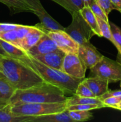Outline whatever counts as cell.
I'll use <instances>...</instances> for the list:
<instances>
[{
  "label": "cell",
  "mask_w": 121,
  "mask_h": 122,
  "mask_svg": "<svg viewBox=\"0 0 121 122\" xmlns=\"http://www.w3.org/2000/svg\"><path fill=\"white\" fill-rule=\"evenodd\" d=\"M0 77L5 79L17 89H24L45 82L33 67L19 58L0 56Z\"/></svg>",
  "instance_id": "6da1fadb"
},
{
  "label": "cell",
  "mask_w": 121,
  "mask_h": 122,
  "mask_svg": "<svg viewBox=\"0 0 121 122\" xmlns=\"http://www.w3.org/2000/svg\"><path fill=\"white\" fill-rule=\"evenodd\" d=\"M65 92L58 86L47 82L24 89H17L11 99L13 105L23 103H44L64 102L66 100Z\"/></svg>",
  "instance_id": "7a4b0ae2"
},
{
  "label": "cell",
  "mask_w": 121,
  "mask_h": 122,
  "mask_svg": "<svg viewBox=\"0 0 121 122\" xmlns=\"http://www.w3.org/2000/svg\"><path fill=\"white\" fill-rule=\"evenodd\" d=\"M19 59L37 71L45 82L58 86L65 94L74 95L78 84L83 80L71 77L62 70L47 66L28 54Z\"/></svg>",
  "instance_id": "3957f363"
},
{
  "label": "cell",
  "mask_w": 121,
  "mask_h": 122,
  "mask_svg": "<svg viewBox=\"0 0 121 122\" xmlns=\"http://www.w3.org/2000/svg\"><path fill=\"white\" fill-rule=\"evenodd\" d=\"M67 108L66 102L23 103L13 105L12 110L15 114L37 117L52 113H59Z\"/></svg>",
  "instance_id": "277c9868"
},
{
  "label": "cell",
  "mask_w": 121,
  "mask_h": 122,
  "mask_svg": "<svg viewBox=\"0 0 121 122\" xmlns=\"http://www.w3.org/2000/svg\"><path fill=\"white\" fill-rule=\"evenodd\" d=\"M90 70V77H98L109 83L121 81V63L104 56Z\"/></svg>",
  "instance_id": "5b68a950"
},
{
  "label": "cell",
  "mask_w": 121,
  "mask_h": 122,
  "mask_svg": "<svg viewBox=\"0 0 121 122\" xmlns=\"http://www.w3.org/2000/svg\"><path fill=\"white\" fill-rule=\"evenodd\" d=\"M72 17V22L67 27H65L64 31L79 45L90 42L95 34L79 11L73 13Z\"/></svg>",
  "instance_id": "8992f818"
},
{
  "label": "cell",
  "mask_w": 121,
  "mask_h": 122,
  "mask_svg": "<svg viewBox=\"0 0 121 122\" xmlns=\"http://www.w3.org/2000/svg\"><path fill=\"white\" fill-rule=\"evenodd\" d=\"M87 68L78 54H65L61 70L71 77L84 79Z\"/></svg>",
  "instance_id": "52a82bcc"
},
{
  "label": "cell",
  "mask_w": 121,
  "mask_h": 122,
  "mask_svg": "<svg viewBox=\"0 0 121 122\" xmlns=\"http://www.w3.org/2000/svg\"><path fill=\"white\" fill-rule=\"evenodd\" d=\"M46 34L55 42L59 50L67 54H78L79 44L64 30L49 31Z\"/></svg>",
  "instance_id": "ba28073f"
},
{
  "label": "cell",
  "mask_w": 121,
  "mask_h": 122,
  "mask_svg": "<svg viewBox=\"0 0 121 122\" xmlns=\"http://www.w3.org/2000/svg\"><path fill=\"white\" fill-rule=\"evenodd\" d=\"M78 54L87 69L94 66L103 56L90 42L79 45Z\"/></svg>",
  "instance_id": "9c48e42d"
},
{
  "label": "cell",
  "mask_w": 121,
  "mask_h": 122,
  "mask_svg": "<svg viewBox=\"0 0 121 122\" xmlns=\"http://www.w3.org/2000/svg\"><path fill=\"white\" fill-rule=\"evenodd\" d=\"M11 102L0 103V122H31L35 118L30 116L15 114Z\"/></svg>",
  "instance_id": "30bf717a"
},
{
  "label": "cell",
  "mask_w": 121,
  "mask_h": 122,
  "mask_svg": "<svg viewBox=\"0 0 121 122\" xmlns=\"http://www.w3.org/2000/svg\"><path fill=\"white\" fill-rule=\"evenodd\" d=\"M39 17L40 23L36 24L35 26L42 30L45 33L49 31L64 30L65 27L53 19L45 9L34 13Z\"/></svg>",
  "instance_id": "8fae6325"
},
{
  "label": "cell",
  "mask_w": 121,
  "mask_h": 122,
  "mask_svg": "<svg viewBox=\"0 0 121 122\" xmlns=\"http://www.w3.org/2000/svg\"><path fill=\"white\" fill-rule=\"evenodd\" d=\"M59 50L55 42L45 33L34 46L30 49L27 53L31 56L43 55Z\"/></svg>",
  "instance_id": "7c38bea8"
},
{
  "label": "cell",
  "mask_w": 121,
  "mask_h": 122,
  "mask_svg": "<svg viewBox=\"0 0 121 122\" xmlns=\"http://www.w3.org/2000/svg\"><path fill=\"white\" fill-rule=\"evenodd\" d=\"M66 54L60 50L50 52L43 55L33 56L47 66L61 70L63 60Z\"/></svg>",
  "instance_id": "4fadbf2b"
},
{
  "label": "cell",
  "mask_w": 121,
  "mask_h": 122,
  "mask_svg": "<svg viewBox=\"0 0 121 122\" xmlns=\"http://www.w3.org/2000/svg\"><path fill=\"white\" fill-rule=\"evenodd\" d=\"M83 82L88 87L96 97H100L109 91V82L98 77H90L84 78Z\"/></svg>",
  "instance_id": "5bb4252c"
},
{
  "label": "cell",
  "mask_w": 121,
  "mask_h": 122,
  "mask_svg": "<svg viewBox=\"0 0 121 122\" xmlns=\"http://www.w3.org/2000/svg\"><path fill=\"white\" fill-rule=\"evenodd\" d=\"M45 33H46L34 26V28L31 30L20 41V46L27 52L39 41Z\"/></svg>",
  "instance_id": "9a60e30c"
},
{
  "label": "cell",
  "mask_w": 121,
  "mask_h": 122,
  "mask_svg": "<svg viewBox=\"0 0 121 122\" xmlns=\"http://www.w3.org/2000/svg\"><path fill=\"white\" fill-rule=\"evenodd\" d=\"M31 122H75L71 119L67 110L62 112L35 117Z\"/></svg>",
  "instance_id": "2e32d148"
},
{
  "label": "cell",
  "mask_w": 121,
  "mask_h": 122,
  "mask_svg": "<svg viewBox=\"0 0 121 122\" xmlns=\"http://www.w3.org/2000/svg\"><path fill=\"white\" fill-rule=\"evenodd\" d=\"M17 89L5 79L0 77V103L10 102Z\"/></svg>",
  "instance_id": "e0dca14e"
},
{
  "label": "cell",
  "mask_w": 121,
  "mask_h": 122,
  "mask_svg": "<svg viewBox=\"0 0 121 122\" xmlns=\"http://www.w3.org/2000/svg\"><path fill=\"white\" fill-rule=\"evenodd\" d=\"M79 13H81L83 18L85 19L87 23L88 24L94 34L99 37H102L100 30L99 26H98L97 17L93 13L90 7L84 6V7L79 11Z\"/></svg>",
  "instance_id": "ac0fdd59"
},
{
  "label": "cell",
  "mask_w": 121,
  "mask_h": 122,
  "mask_svg": "<svg viewBox=\"0 0 121 122\" xmlns=\"http://www.w3.org/2000/svg\"><path fill=\"white\" fill-rule=\"evenodd\" d=\"M0 2L6 5L13 13L20 12L34 13L33 8L24 0H0Z\"/></svg>",
  "instance_id": "d6986e66"
},
{
  "label": "cell",
  "mask_w": 121,
  "mask_h": 122,
  "mask_svg": "<svg viewBox=\"0 0 121 122\" xmlns=\"http://www.w3.org/2000/svg\"><path fill=\"white\" fill-rule=\"evenodd\" d=\"M0 44L9 57L16 58H21L28 55L27 51L20 46L0 39Z\"/></svg>",
  "instance_id": "ffe728a7"
},
{
  "label": "cell",
  "mask_w": 121,
  "mask_h": 122,
  "mask_svg": "<svg viewBox=\"0 0 121 122\" xmlns=\"http://www.w3.org/2000/svg\"><path fill=\"white\" fill-rule=\"evenodd\" d=\"M65 102L67 107L72 105L83 104L103 105L102 101L98 97H81L75 95H73L70 97H67Z\"/></svg>",
  "instance_id": "44dd1931"
},
{
  "label": "cell",
  "mask_w": 121,
  "mask_h": 122,
  "mask_svg": "<svg viewBox=\"0 0 121 122\" xmlns=\"http://www.w3.org/2000/svg\"><path fill=\"white\" fill-rule=\"evenodd\" d=\"M65 8L72 15L78 12L84 7V5L81 0H51Z\"/></svg>",
  "instance_id": "7402d4cb"
},
{
  "label": "cell",
  "mask_w": 121,
  "mask_h": 122,
  "mask_svg": "<svg viewBox=\"0 0 121 122\" xmlns=\"http://www.w3.org/2000/svg\"><path fill=\"white\" fill-rule=\"evenodd\" d=\"M68 114L75 122L87 121L93 118L90 110H71L68 111Z\"/></svg>",
  "instance_id": "603a6c76"
},
{
  "label": "cell",
  "mask_w": 121,
  "mask_h": 122,
  "mask_svg": "<svg viewBox=\"0 0 121 122\" xmlns=\"http://www.w3.org/2000/svg\"><path fill=\"white\" fill-rule=\"evenodd\" d=\"M97 19L100 30L101 34H102V36L106 38L107 39L110 41L113 45H115V42H114L112 35L109 22L106 21L105 20H103L100 18L97 17Z\"/></svg>",
  "instance_id": "cb8c5ba5"
},
{
  "label": "cell",
  "mask_w": 121,
  "mask_h": 122,
  "mask_svg": "<svg viewBox=\"0 0 121 122\" xmlns=\"http://www.w3.org/2000/svg\"><path fill=\"white\" fill-rule=\"evenodd\" d=\"M0 39L4 40L5 41L13 44L14 45L20 46V41L18 38L17 33L16 30H11L7 31V32H1L0 33Z\"/></svg>",
  "instance_id": "d4e9b609"
},
{
  "label": "cell",
  "mask_w": 121,
  "mask_h": 122,
  "mask_svg": "<svg viewBox=\"0 0 121 122\" xmlns=\"http://www.w3.org/2000/svg\"><path fill=\"white\" fill-rule=\"evenodd\" d=\"M112 35L115 42V46L116 48L121 47V29L114 24L113 22H109Z\"/></svg>",
  "instance_id": "484cf974"
},
{
  "label": "cell",
  "mask_w": 121,
  "mask_h": 122,
  "mask_svg": "<svg viewBox=\"0 0 121 122\" xmlns=\"http://www.w3.org/2000/svg\"><path fill=\"white\" fill-rule=\"evenodd\" d=\"M74 95L81 97H96L88 87L83 81L78 84Z\"/></svg>",
  "instance_id": "4316f807"
},
{
  "label": "cell",
  "mask_w": 121,
  "mask_h": 122,
  "mask_svg": "<svg viewBox=\"0 0 121 122\" xmlns=\"http://www.w3.org/2000/svg\"><path fill=\"white\" fill-rule=\"evenodd\" d=\"M104 108L103 105L97 104H75L70 106L66 108L68 111L71 110H92L98 109V108Z\"/></svg>",
  "instance_id": "83f0119b"
},
{
  "label": "cell",
  "mask_w": 121,
  "mask_h": 122,
  "mask_svg": "<svg viewBox=\"0 0 121 122\" xmlns=\"http://www.w3.org/2000/svg\"><path fill=\"white\" fill-rule=\"evenodd\" d=\"M90 9L91 10V11H93V13H94V14L96 15V17L100 18V19L105 20L106 21L109 22L108 16L105 14L104 11H103V10H102V8L98 5V4H97L96 1L94 2L90 6Z\"/></svg>",
  "instance_id": "f1b7e54d"
},
{
  "label": "cell",
  "mask_w": 121,
  "mask_h": 122,
  "mask_svg": "<svg viewBox=\"0 0 121 122\" xmlns=\"http://www.w3.org/2000/svg\"><path fill=\"white\" fill-rule=\"evenodd\" d=\"M95 1L102 8L107 16L113 10H116V7L111 0H95Z\"/></svg>",
  "instance_id": "f546056e"
},
{
  "label": "cell",
  "mask_w": 121,
  "mask_h": 122,
  "mask_svg": "<svg viewBox=\"0 0 121 122\" xmlns=\"http://www.w3.org/2000/svg\"><path fill=\"white\" fill-rule=\"evenodd\" d=\"M121 101V96L117 97H110L106 98L102 100L103 104L104 107H109L113 108L119 104Z\"/></svg>",
  "instance_id": "4dcf8cb0"
},
{
  "label": "cell",
  "mask_w": 121,
  "mask_h": 122,
  "mask_svg": "<svg viewBox=\"0 0 121 122\" xmlns=\"http://www.w3.org/2000/svg\"><path fill=\"white\" fill-rule=\"evenodd\" d=\"M34 27V26H24V25H20L15 29L17 33L18 38L19 39V41H21L25 36L26 35L30 32L32 29H33Z\"/></svg>",
  "instance_id": "1f68e13d"
},
{
  "label": "cell",
  "mask_w": 121,
  "mask_h": 122,
  "mask_svg": "<svg viewBox=\"0 0 121 122\" xmlns=\"http://www.w3.org/2000/svg\"><path fill=\"white\" fill-rule=\"evenodd\" d=\"M34 10V13L36 11H39L45 9L40 2V0H24Z\"/></svg>",
  "instance_id": "d6a6232c"
},
{
  "label": "cell",
  "mask_w": 121,
  "mask_h": 122,
  "mask_svg": "<svg viewBox=\"0 0 121 122\" xmlns=\"http://www.w3.org/2000/svg\"><path fill=\"white\" fill-rule=\"evenodd\" d=\"M19 25L11 23H0V33L7 32L16 29Z\"/></svg>",
  "instance_id": "836d02e7"
},
{
  "label": "cell",
  "mask_w": 121,
  "mask_h": 122,
  "mask_svg": "<svg viewBox=\"0 0 121 122\" xmlns=\"http://www.w3.org/2000/svg\"><path fill=\"white\" fill-rule=\"evenodd\" d=\"M121 96V90H115V91H110L107 92L104 94H103L102 96L99 97V98L101 100H103V99L106 98L107 97H117Z\"/></svg>",
  "instance_id": "e575fe53"
},
{
  "label": "cell",
  "mask_w": 121,
  "mask_h": 122,
  "mask_svg": "<svg viewBox=\"0 0 121 122\" xmlns=\"http://www.w3.org/2000/svg\"><path fill=\"white\" fill-rule=\"evenodd\" d=\"M112 2L116 7V10L121 13V0H111Z\"/></svg>",
  "instance_id": "d590c367"
},
{
  "label": "cell",
  "mask_w": 121,
  "mask_h": 122,
  "mask_svg": "<svg viewBox=\"0 0 121 122\" xmlns=\"http://www.w3.org/2000/svg\"><path fill=\"white\" fill-rule=\"evenodd\" d=\"M82 2L84 4V6H88L90 7L94 2H95V0H81Z\"/></svg>",
  "instance_id": "8d00e7d4"
},
{
  "label": "cell",
  "mask_w": 121,
  "mask_h": 122,
  "mask_svg": "<svg viewBox=\"0 0 121 122\" xmlns=\"http://www.w3.org/2000/svg\"><path fill=\"white\" fill-rule=\"evenodd\" d=\"M117 51H118V55H117V61L119 62L121 64V47H119L117 48Z\"/></svg>",
  "instance_id": "74e56055"
},
{
  "label": "cell",
  "mask_w": 121,
  "mask_h": 122,
  "mask_svg": "<svg viewBox=\"0 0 121 122\" xmlns=\"http://www.w3.org/2000/svg\"><path fill=\"white\" fill-rule=\"evenodd\" d=\"M0 56H8L0 44Z\"/></svg>",
  "instance_id": "f35d334b"
},
{
  "label": "cell",
  "mask_w": 121,
  "mask_h": 122,
  "mask_svg": "<svg viewBox=\"0 0 121 122\" xmlns=\"http://www.w3.org/2000/svg\"><path fill=\"white\" fill-rule=\"evenodd\" d=\"M113 108H115V109L119 110H121V105H119V106H116L114 107Z\"/></svg>",
  "instance_id": "ab89813d"
},
{
  "label": "cell",
  "mask_w": 121,
  "mask_h": 122,
  "mask_svg": "<svg viewBox=\"0 0 121 122\" xmlns=\"http://www.w3.org/2000/svg\"><path fill=\"white\" fill-rule=\"evenodd\" d=\"M119 105H121V101L119 102V103L118 105H117V106H119ZM114 107H113V108H114Z\"/></svg>",
  "instance_id": "60d3db41"
},
{
  "label": "cell",
  "mask_w": 121,
  "mask_h": 122,
  "mask_svg": "<svg viewBox=\"0 0 121 122\" xmlns=\"http://www.w3.org/2000/svg\"><path fill=\"white\" fill-rule=\"evenodd\" d=\"M120 87H121V84H120Z\"/></svg>",
  "instance_id": "b9f144b4"
}]
</instances>
